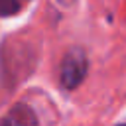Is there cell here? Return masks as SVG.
Returning a JSON list of instances; mask_svg holds the SVG:
<instances>
[{"instance_id":"1","label":"cell","mask_w":126,"mask_h":126,"mask_svg":"<svg viewBox=\"0 0 126 126\" xmlns=\"http://www.w3.org/2000/svg\"><path fill=\"white\" fill-rule=\"evenodd\" d=\"M87 69H89V61H87L85 51L79 47L71 49L63 57V63H61V85L67 91H73L75 87L83 83Z\"/></svg>"},{"instance_id":"4","label":"cell","mask_w":126,"mask_h":126,"mask_svg":"<svg viewBox=\"0 0 126 126\" xmlns=\"http://www.w3.org/2000/svg\"><path fill=\"white\" fill-rule=\"evenodd\" d=\"M120 126H126V124H120Z\"/></svg>"},{"instance_id":"2","label":"cell","mask_w":126,"mask_h":126,"mask_svg":"<svg viewBox=\"0 0 126 126\" xmlns=\"http://www.w3.org/2000/svg\"><path fill=\"white\" fill-rule=\"evenodd\" d=\"M0 126H37V118L26 104H16L0 120Z\"/></svg>"},{"instance_id":"3","label":"cell","mask_w":126,"mask_h":126,"mask_svg":"<svg viewBox=\"0 0 126 126\" xmlns=\"http://www.w3.org/2000/svg\"><path fill=\"white\" fill-rule=\"evenodd\" d=\"M22 10V4L16 0H0V16H12Z\"/></svg>"}]
</instances>
